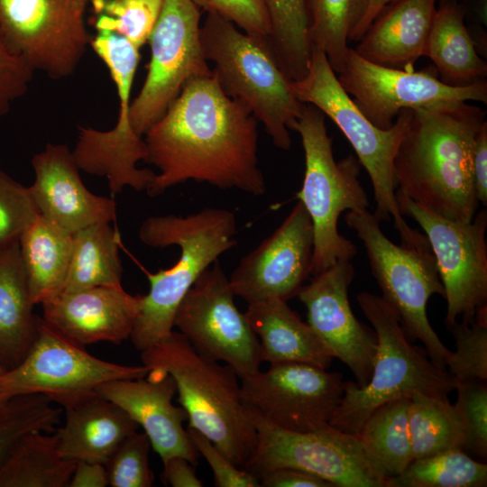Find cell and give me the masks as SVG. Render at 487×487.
I'll return each mask as SVG.
<instances>
[{"instance_id": "cell-1", "label": "cell", "mask_w": 487, "mask_h": 487, "mask_svg": "<svg viewBox=\"0 0 487 487\" xmlns=\"http://www.w3.org/2000/svg\"><path fill=\"white\" fill-rule=\"evenodd\" d=\"M143 140L145 161L159 170L146 190L150 197L188 180L254 196L266 191L257 120L223 91L214 73L189 79Z\"/></svg>"}, {"instance_id": "cell-2", "label": "cell", "mask_w": 487, "mask_h": 487, "mask_svg": "<svg viewBox=\"0 0 487 487\" xmlns=\"http://www.w3.org/2000/svg\"><path fill=\"white\" fill-rule=\"evenodd\" d=\"M485 111L468 102L412 109L393 162L396 192L447 219L477 212L473 155Z\"/></svg>"}, {"instance_id": "cell-3", "label": "cell", "mask_w": 487, "mask_h": 487, "mask_svg": "<svg viewBox=\"0 0 487 487\" xmlns=\"http://www.w3.org/2000/svg\"><path fill=\"white\" fill-rule=\"evenodd\" d=\"M142 364L172 376L188 427L207 436L237 467L246 469L257 434L241 398L240 378L228 364L198 354L179 332L141 351Z\"/></svg>"}, {"instance_id": "cell-4", "label": "cell", "mask_w": 487, "mask_h": 487, "mask_svg": "<svg viewBox=\"0 0 487 487\" xmlns=\"http://www.w3.org/2000/svg\"><path fill=\"white\" fill-rule=\"evenodd\" d=\"M234 214L227 209L206 207L187 216H154L139 228L146 245L180 247V256L171 268L146 272L150 290L142 295L139 312L130 336L142 351L172 332L176 310L201 273L236 244Z\"/></svg>"}, {"instance_id": "cell-5", "label": "cell", "mask_w": 487, "mask_h": 487, "mask_svg": "<svg viewBox=\"0 0 487 487\" xmlns=\"http://www.w3.org/2000/svg\"><path fill=\"white\" fill-rule=\"evenodd\" d=\"M357 303L377 337L370 380L363 386L345 381L342 400L329 424L356 435L380 406L416 392L448 397L458 382L445 368L428 360L426 350L411 345L395 309L381 296L363 291Z\"/></svg>"}, {"instance_id": "cell-6", "label": "cell", "mask_w": 487, "mask_h": 487, "mask_svg": "<svg viewBox=\"0 0 487 487\" xmlns=\"http://www.w3.org/2000/svg\"><path fill=\"white\" fill-rule=\"evenodd\" d=\"M200 40L223 91L249 108L276 147L289 150V130L301 115L304 103L295 96L291 81L266 42L241 32L216 14H207L200 26Z\"/></svg>"}, {"instance_id": "cell-7", "label": "cell", "mask_w": 487, "mask_h": 487, "mask_svg": "<svg viewBox=\"0 0 487 487\" xmlns=\"http://www.w3.org/2000/svg\"><path fill=\"white\" fill-rule=\"evenodd\" d=\"M345 221L363 242L381 298L397 312L408 338L420 341L429 359L446 369L452 351L442 343L427 314L430 297L445 298V289L426 235L419 233L414 239L396 244L368 209L348 211Z\"/></svg>"}, {"instance_id": "cell-8", "label": "cell", "mask_w": 487, "mask_h": 487, "mask_svg": "<svg viewBox=\"0 0 487 487\" xmlns=\"http://www.w3.org/2000/svg\"><path fill=\"white\" fill-rule=\"evenodd\" d=\"M290 87L299 101L314 106L328 116L351 143L372 181L375 216L381 222L392 217L400 240L412 238L417 230L409 227L400 212L393 174L394 158L412 109L401 110L390 128H378L345 91L326 54L315 46H311L306 76L291 81Z\"/></svg>"}, {"instance_id": "cell-9", "label": "cell", "mask_w": 487, "mask_h": 487, "mask_svg": "<svg viewBox=\"0 0 487 487\" xmlns=\"http://www.w3.org/2000/svg\"><path fill=\"white\" fill-rule=\"evenodd\" d=\"M292 130L299 133L305 153L304 180L297 198L313 225L310 275L314 276L337 262L351 261L355 256L357 247L339 233L338 219L346 210L368 209L370 203L359 180L358 159L349 154L335 161L321 111L304 104Z\"/></svg>"}, {"instance_id": "cell-10", "label": "cell", "mask_w": 487, "mask_h": 487, "mask_svg": "<svg viewBox=\"0 0 487 487\" xmlns=\"http://www.w3.org/2000/svg\"><path fill=\"white\" fill-rule=\"evenodd\" d=\"M145 365H122L88 354L39 317L35 339L23 361L0 374V401L41 394L64 407L101 383L143 378Z\"/></svg>"}, {"instance_id": "cell-11", "label": "cell", "mask_w": 487, "mask_h": 487, "mask_svg": "<svg viewBox=\"0 0 487 487\" xmlns=\"http://www.w3.org/2000/svg\"><path fill=\"white\" fill-rule=\"evenodd\" d=\"M247 410L257 444L245 470L256 476L288 467L314 474L333 487H387L388 480L368 459L356 435L330 424L311 432L288 431Z\"/></svg>"}, {"instance_id": "cell-12", "label": "cell", "mask_w": 487, "mask_h": 487, "mask_svg": "<svg viewBox=\"0 0 487 487\" xmlns=\"http://www.w3.org/2000/svg\"><path fill=\"white\" fill-rule=\"evenodd\" d=\"M200 18L192 0H163L148 39L146 78L130 105V124L139 136L164 115L189 79L212 75L201 44Z\"/></svg>"}, {"instance_id": "cell-13", "label": "cell", "mask_w": 487, "mask_h": 487, "mask_svg": "<svg viewBox=\"0 0 487 487\" xmlns=\"http://www.w3.org/2000/svg\"><path fill=\"white\" fill-rule=\"evenodd\" d=\"M401 215L424 231L435 256L446 300V327L461 318L471 322L487 307V212L469 222L440 216L396 192Z\"/></svg>"}, {"instance_id": "cell-14", "label": "cell", "mask_w": 487, "mask_h": 487, "mask_svg": "<svg viewBox=\"0 0 487 487\" xmlns=\"http://www.w3.org/2000/svg\"><path fill=\"white\" fill-rule=\"evenodd\" d=\"M88 0H0V38L35 71L67 78L91 37L85 25Z\"/></svg>"}, {"instance_id": "cell-15", "label": "cell", "mask_w": 487, "mask_h": 487, "mask_svg": "<svg viewBox=\"0 0 487 487\" xmlns=\"http://www.w3.org/2000/svg\"><path fill=\"white\" fill-rule=\"evenodd\" d=\"M234 297L229 279L216 261L182 299L174 326L198 354L224 362L243 378L260 371L261 350L258 337Z\"/></svg>"}, {"instance_id": "cell-16", "label": "cell", "mask_w": 487, "mask_h": 487, "mask_svg": "<svg viewBox=\"0 0 487 487\" xmlns=\"http://www.w3.org/2000/svg\"><path fill=\"white\" fill-rule=\"evenodd\" d=\"M337 78L364 115L378 128L388 129L403 109L427 108L461 102L487 103V81L451 87L434 66L419 71L370 62L349 48Z\"/></svg>"}, {"instance_id": "cell-17", "label": "cell", "mask_w": 487, "mask_h": 487, "mask_svg": "<svg viewBox=\"0 0 487 487\" xmlns=\"http://www.w3.org/2000/svg\"><path fill=\"white\" fill-rule=\"evenodd\" d=\"M240 385L247 409L279 428L306 433L329 425L345 381L316 365L282 363L240 378Z\"/></svg>"}, {"instance_id": "cell-18", "label": "cell", "mask_w": 487, "mask_h": 487, "mask_svg": "<svg viewBox=\"0 0 487 487\" xmlns=\"http://www.w3.org/2000/svg\"><path fill=\"white\" fill-rule=\"evenodd\" d=\"M139 60V52L128 45H115L104 52L102 60L110 71L120 100L118 120L108 131L80 126L72 151L79 170L107 179L112 195L121 193L126 186L146 191L156 174L136 166L139 161H145L147 149L129 118L130 93Z\"/></svg>"}, {"instance_id": "cell-19", "label": "cell", "mask_w": 487, "mask_h": 487, "mask_svg": "<svg viewBox=\"0 0 487 487\" xmlns=\"http://www.w3.org/2000/svg\"><path fill=\"white\" fill-rule=\"evenodd\" d=\"M313 246L312 221L299 200L281 225L233 271L228 279L234 296L248 304L297 296L310 275Z\"/></svg>"}, {"instance_id": "cell-20", "label": "cell", "mask_w": 487, "mask_h": 487, "mask_svg": "<svg viewBox=\"0 0 487 487\" xmlns=\"http://www.w3.org/2000/svg\"><path fill=\"white\" fill-rule=\"evenodd\" d=\"M354 278L351 261H340L314 275L297 297L307 308L308 324L363 386L372 375L377 337L352 311L348 289Z\"/></svg>"}, {"instance_id": "cell-21", "label": "cell", "mask_w": 487, "mask_h": 487, "mask_svg": "<svg viewBox=\"0 0 487 487\" xmlns=\"http://www.w3.org/2000/svg\"><path fill=\"white\" fill-rule=\"evenodd\" d=\"M146 377L109 381L95 391L122 408L143 428L162 463L179 455L197 464L198 453L183 427L187 412L172 403L177 392L174 379L159 370H150Z\"/></svg>"}, {"instance_id": "cell-22", "label": "cell", "mask_w": 487, "mask_h": 487, "mask_svg": "<svg viewBox=\"0 0 487 487\" xmlns=\"http://www.w3.org/2000/svg\"><path fill=\"white\" fill-rule=\"evenodd\" d=\"M31 196L40 215L74 234L88 225L115 220L113 198L90 192L82 182L72 152L64 144L47 143L34 154Z\"/></svg>"}, {"instance_id": "cell-23", "label": "cell", "mask_w": 487, "mask_h": 487, "mask_svg": "<svg viewBox=\"0 0 487 487\" xmlns=\"http://www.w3.org/2000/svg\"><path fill=\"white\" fill-rule=\"evenodd\" d=\"M142 295L123 288L94 287L61 292L41 303L42 318L79 345H120L130 338Z\"/></svg>"}, {"instance_id": "cell-24", "label": "cell", "mask_w": 487, "mask_h": 487, "mask_svg": "<svg viewBox=\"0 0 487 487\" xmlns=\"http://www.w3.org/2000/svg\"><path fill=\"white\" fill-rule=\"evenodd\" d=\"M65 420L57 429L58 451L74 461L106 464L119 444L138 428L118 405L96 391L64 407Z\"/></svg>"}, {"instance_id": "cell-25", "label": "cell", "mask_w": 487, "mask_h": 487, "mask_svg": "<svg viewBox=\"0 0 487 487\" xmlns=\"http://www.w3.org/2000/svg\"><path fill=\"white\" fill-rule=\"evenodd\" d=\"M437 0H395L385 6L354 51L384 67L408 69L424 56Z\"/></svg>"}, {"instance_id": "cell-26", "label": "cell", "mask_w": 487, "mask_h": 487, "mask_svg": "<svg viewBox=\"0 0 487 487\" xmlns=\"http://www.w3.org/2000/svg\"><path fill=\"white\" fill-rule=\"evenodd\" d=\"M244 315L260 339L262 362L303 363L327 369L335 359L313 328L285 300L268 299L249 303Z\"/></svg>"}, {"instance_id": "cell-27", "label": "cell", "mask_w": 487, "mask_h": 487, "mask_svg": "<svg viewBox=\"0 0 487 487\" xmlns=\"http://www.w3.org/2000/svg\"><path fill=\"white\" fill-rule=\"evenodd\" d=\"M33 306L16 244L0 253V363L6 370L23 361L35 339Z\"/></svg>"}, {"instance_id": "cell-28", "label": "cell", "mask_w": 487, "mask_h": 487, "mask_svg": "<svg viewBox=\"0 0 487 487\" xmlns=\"http://www.w3.org/2000/svg\"><path fill=\"white\" fill-rule=\"evenodd\" d=\"M424 56L431 59L439 79L451 87H467L486 80L487 64L477 53L457 3L439 5Z\"/></svg>"}, {"instance_id": "cell-29", "label": "cell", "mask_w": 487, "mask_h": 487, "mask_svg": "<svg viewBox=\"0 0 487 487\" xmlns=\"http://www.w3.org/2000/svg\"><path fill=\"white\" fill-rule=\"evenodd\" d=\"M72 243L73 234L40 214L23 233L19 250L34 305L63 291Z\"/></svg>"}, {"instance_id": "cell-30", "label": "cell", "mask_w": 487, "mask_h": 487, "mask_svg": "<svg viewBox=\"0 0 487 487\" xmlns=\"http://www.w3.org/2000/svg\"><path fill=\"white\" fill-rule=\"evenodd\" d=\"M121 236L109 223H98L73 234L72 252L62 292L94 287H122Z\"/></svg>"}, {"instance_id": "cell-31", "label": "cell", "mask_w": 487, "mask_h": 487, "mask_svg": "<svg viewBox=\"0 0 487 487\" xmlns=\"http://www.w3.org/2000/svg\"><path fill=\"white\" fill-rule=\"evenodd\" d=\"M23 436L0 464V487H66L76 461L60 455L55 434Z\"/></svg>"}, {"instance_id": "cell-32", "label": "cell", "mask_w": 487, "mask_h": 487, "mask_svg": "<svg viewBox=\"0 0 487 487\" xmlns=\"http://www.w3.org/2000/svg\"><path fill=\"white\" fill-rule=\"evenodd\" d=\"M409 406V398L380 406L356 434L368 459L388 481L401 474L412 462Z\"/></svg>"}, {"instance_id": "cell-33", "label": "cell", "mask_w": 487, "mask_h": 487, "mask_svg": "<svg viewBox=\"0 0 487 487\" xmlns=\"http://www.w3.org/2000/svg\"><path fill=\"white\" fill-rule=\"evenodd\" d=\"M409 428L412 461L464 448V419L448 397L414 393L409 398Z\"/></svg>"}, {"instance_id": "cell-34", "label": "cell", "mask_w": 487, "mask_h": 487, "mask_svg": "<svg viewBox=\"0 0 487 487\" xmlns=\"http://www.w3.org/2000/svg\"><path fill=\"white\" fill-rule=\"evenodd\" d=\"M269 16L266 40L279 67L290 81L303 78L311 56L308 0H262Z\"/></svg>"}, {"instance_id": "cell-35", "label": "cell", "mask_w": 487, "mask_h": 487, "mask_svg": "<svg viewBox=\"0 0 487 487\" xmlns=\"http://www.w3.org/2000/svg\"><path fill=\"white\" fill-rule=\"evenodd\" d=\"M367 0H308L311 46L322 51L337 75L349 50V37L363 16Z\"/></svg>"}, {"instance_id": "cell-36", "label": "cell", "mask_w": 487, "mask_h": 487, "mask_svg": "<svg viewBox=\"0 0 487 487\" xmlns=\"http://www.w3.org/2000/svg\"><path fill=\"white\" fill-rule=\"evenodd\" d=\"M487 465L462 449L447 450L414 460L387 487H483Z\"/></svg>"}, {"instance_id": "cell-37", "label": "cell", "mask_w": 487, "mask_h": 487, "mask_svg": "<svg viewBox=\"0 0 487 487\" xmlns=\"http://www.w3.org/2000/svg\"><path fill=\"white\" fill-rule=\"evenodd\" d=\"M96 32L116 33L142 48L160 15L163 0H88Z\"/></svg>"}, {"instance_id": "cell-38", "label": "cell", "mask_w": 487, "mask_h": 487, "mask_svg": "<svg viewBox=\"0 0 487 487\" xmlns=\"http://www.w3.org/2000/svg\"><path fill=\"white\" fill-rule=\"evenodd\" d=\"M60 409L44 395L17 396L0 401V464L16 443L32 431H52Z\"/></svg>"}, {"instance_id": "cell-39", "label": "cell", "mask_w": 487, "mask_h": 487, "mask_svg": "<svg viewBox=\"0 0 487 487\" xmlns=\"http://www.w3.org/2000/svg\"><path fill=\"white\" fill-rule=\"evenodd\" d=\"M453 335L456 350L446 366L458 383L487 381V307L471 322L456 321L446 327Z\"/></svg>"}, {"instance_id": "cell-40", "label": "cell", "mask_w": 487, "mask_h": 487, "mask_svg": "<svg viewBox=\"0 0 487 487\" xmlns=\"http://www.w3.org/2000/svg\"><path fill=\"white\" fill-rule=\"evenodd\" d=\"M152 445L148 436L137 431L126 436L105 464L108 485L151 487L154 476L149 464Z\"/></svg>"}, {"instance_id": "cell-41", "label": "cell", "mask_w": 487, "mask_h": 487, "mask_svg": "<svg viewBox=\"0 0 487 487\" xmlns=\"http://www.w3.org/2000/svg\"><path fill=\"white\" fill-rule=\"evenodd\" d=\"M38 215L29 187L0 170V253L19 244L23 233Z\"/></svg>"}, {"instance_id": "cell-42", "label": "cell", "mask_w": 487, "mask_h": 487, "mask_svg": "<svg viewBox=\"0 0 487 487\" xmlns=\"http://www.w3.org/2000/svg\"><path fill=\"white\" fill-rule=\"evenodd\" d=\"M455 403L464 424L463 450L483 460L487 457V386L482 381L458 383Z\"/></svg>"}, {"instance_id": "cell-43", "label": "cell", "mask_w": 487, "mask_h": 487, "mask_svg": "<svg viewBox=\"0 0 487 487\" xmlns=\"http://www.w3.org/2000/svg\"><path fill=\"white\" fill-rule=\"evenodd\" d=\"M202 11L231 21L245 33L264 41L270 35L269 16L262 0H192Z\"/></svg>"}, {"instance_id": "cell-44", "label": "cell", "mask_w": 487, "mask_h": 487, "mask_svg": "<svg viewBox=\"0 0 487 487\" xmlns=\"http://www.w3.org/2000/svg\"><path fill=\"white\" fill-rule=\"evenodd\" d=\"M188 435L194 447L208 463L217 487H260L259 478L253 473L237 467L199 431L188 427Z\"/></svg>"}, {"instance_id": "cell-45", "label": "cell", "mask_w": 487, "mask_h": 487, "mask_svg": "<svg viewBox=\"0 0 487 487\" xmlns=\"http://www.w3.org/2000/svg\"><path fill=\"white\" fill-rule=\"evenodd\" d=\"M33 73L25 60L13 53L0 38V115L8 113L11 104L27 92Z\"/></svg>"}, {"instance_id": "cell-46", "label": "cell", "mask_w": 487, "mask_h": 487, "mask_svg": "<svg viewBox=\"0 0 487 487\" xmlns=\"http://www.w3.org/2000/svg\"><path fill=\"white\" fill-rule=\"evenodd\" d=\"M257 477L263 487H333L314 474L288 467L263 472Z\"/></svg>"}, {"instance_id": "cell-47", "label": "cell", "mask_w": 487, "mask_h": 487, "mask_svg": "<svg viewBox=\"0 0 487 487\" xmlns=\"http://www.w3.org/2000/svg\"><path fill=\"white\" fill-rule=\"evenodd\" d=\"M473 173L474 190L479 204L487 206V122H485L475 140L473 155Z\"/></svg>"}, {"instance_id": "cell-48", "label": "cell", "mask_w": 487, "mask_h": 487, "mask_svg": "<svg viewBox=\"0 0 487 487\" xmlns=\"http://www.w3.org/2000/svg\"><path fill=\"white\" fill-rule=\"evenodd\" d=\"M162 478L172 487H201L194 464L183 456L175 455L163 462Z\"/></svg>"}, {"instance_id": "cell-49", "label": "cell", "mask_w": 487, "mask_h": 487, "mask_svg": "<svg viewBox=\"0 0 487 487\" xmlns=\"http://www.w3.org/2000/svg\"><path fill=\"white\" fill-rule=\"evenodd\" d=\"M106 486H108V476L104 464L77 461L69 487Z\"/></svg>"}, {"instance_id": "cell-50", "label": "cell", "mask_w": 487, "mask_h": 487, "mask_svg": "<svg viewBox=\"0 0 487 487\" xmlns=\"http://www.w3.org/2000/svg\"><path fill=\"white\" fill-rule=\"evenodd\" d=\"M395 0H367L365 12L360 23L349 37V41H359L372 22L381 11Z\"/></svg>"}, {"instance_id": "cell-51", "label": "cell", "mask_w": 487, "mask_h": 487, "mask_svg": "<svg viewBox=\"0 0 487 487\" xmlns=\"http://www.w3.org/2000/svg\"><path fill=\"white\" fill-rule=\"evenodd\" d=\"M439 5L449 4V3H457L458 0H437Z\"/></svg>"}, {"instance_id": "cell-52", "label": "cell", "mask_w": 487, "mask_h": 487, "mask_svg": "<svg viewBox=\"0 0 487 487\" xmlns=\"http://www.w3.org/2000/svg\"><path fill=\"white\" fill-rule=\"evenodd\" d=\"M5 371L6 369L0 363V374Z\"/></svg>"}]
</instances>
